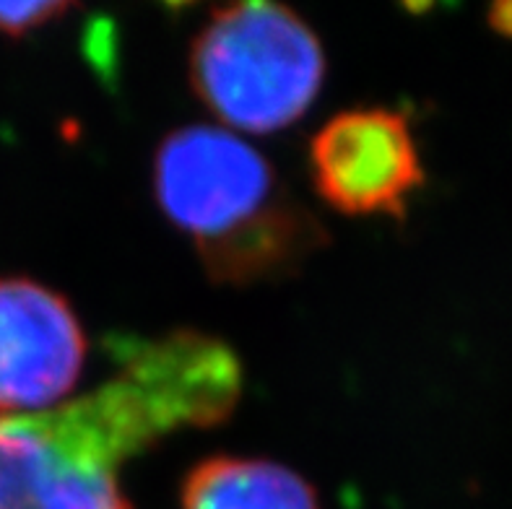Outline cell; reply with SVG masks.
Segmentation results:
<instances>
[{"instance_id":"5b68a950","label":"cell","mask_w":512,"mask_h":509,"mask_svg":"<svg viewBox=\"0 0 512 509\" xmlns=\"http://www.w3.org/2000/svg\"><path fill=\"white\" fill-rule=\"evenodd\" d=\"M86 333L65 297L32 278H0V413L60 406L86 364Z\"/></svg>"},{"instance_id":"7a4b0ae2","label":"cell","mask_w":512,"mask_h":509,"mask_svg":"<svg viewBox=\"0 0 512 509\" xmlns=\"http://www.w3.org/2000/svg\"><path fill=\"white\" fill-rule=\"evenodd\" d=\"M154 193L216 284L284 278L328 242L318 216L281 185L266 156L227 128L169 133L156 151Z\"/></svg>"},{"instance_id":"3957f363","label":"cell","mask_w":512,"mask_h":509,"mask_svg":"<svg viewBox=\"0 0 512 509\" xmlns=\"http://www.w3.org/2000/svg\"><path fill=\"white\" fill-rule=\"evenodd\" d=\"M190 84L229 128L273 133L297 123L325 78L318 34L292 8L247 0L214 11L190 47Z\"/></svg>"},{"instance_id":"ba28073f","label":"cell","mask_w":512,"mask_h":509,"mask_svg":"<svg viewBox=\"0 0 512 509\" xmlns=\"http://www.w3.org/2000/svg\"><path fill=\"white\" fill-rule=\"evenodd\" d=\"M487 21L494 32L512 39V0H507V3H494L487 13Z\"/></svg>"},{"instance_id":"6da1fadb","label":"cell","mask_w":512,"mask_h":509,"mask_svg":"<svg viewBox=\"0 0 512 509\" xmlns=\"http://www.w3.org/2000/svg\"><path fill=\"white\" fill-rule=\"evenodd\" d=\"M240 395V361L216 338L177 330L136 343L97 390L0 413V509H130L125 460L177 429L219 424Z\"/></svg>"},{"instance_id":"52a82bcc","label":"cell","mask_w":512,"mask_h":509,"mask_svg":"<svg viewBox=\"0 0 512 509\" xmlns=\"http://www.w3.org/2000/svg\"><path fill=\"white\" fill-rule=\"evenodd\" d=\"M73 3L63 0H39V3H0V34L19 39L37 32L52 21L63 19L65 13L73 11Z\"/></svg>"},{"instance_id":"8992f818","label":"cell","mask_w":512,"mask_h":509,"mask_svg":"<svg viewBox=\"0 0 512 509\" xmlns=\"http://www.w3.org/2000/svg\"><path fill=\"white\" fill-rule=\"evenodd\" d=\"M182 509H320V502L305 478L286 465L224 455L188 473Z\"/></svg>"},{"instance_id":"277c9868","label":"cell","mask_w":512,"mask_h":509,"mask_svg":"<svg viewBox=\"0 0 512 509\" xmlns=\"http://www.w3.org/2000/svg\"><path fill=\"white\" fill-rule=\"evenodd\" d=\"M310 167L320 198L346 216H403L424 182L406 117L383 107L328 120L310 143Z\"/></svg>"}]
</instances>
